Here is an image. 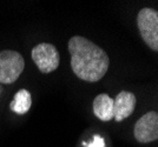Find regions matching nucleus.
Masks as SVG:
<instances>
[{
    "label": "nucleus",
    "instance_id": "0eeeda50",
    "mask_svg": "<svg viewBox=\"0 0 158 147\" xmlns=\"http://www.w3.org/2000/svg\"><path fill=\"white\" fill-rule=\"evenodd\" d=\"M93 113L102 121L113 119V98L105 93L97 95L93 100Z\"/></svg>",
    "mask_w": 158,
    "mask_h": 147
},
{
    "label": "nucleus",
    "instance_id": "f257e3e1",
    "mask_svg": "<svg viewBox=\"0 0 158 147\" xmlns=\"http://www.w3.org/2000/svg\"><path fill=\"white\" fill-rule=\"evenodd\" d=\"M69 51L72 71L79 79L96 82L106 74L110 59L105 51L92 41L83 37H73L69 41Z\"/></svg>",
    "mask_w": 158,
    "mask_h": 147
},
{
    "label": "nucleus",
    "instance_id": "6e6552de",
    "mask_svg": "<svg viewBox=\"0 0 158 147\" xmlns=\"http://www.w3.org/2000/svg\"><path fill=\"white\" fill-rule=\"evenodd\" d=\"M32 104L31 93L27 89H20L14 95L13 101L10 104V108L18 114H25L28 112Z\"/></svg>",
    "mask_w": 158,
    "mask_h": 147
},
{
    "label": "nucleus",
    "instance_id": "39448f33",
    "mask_svg": "<svg viewBox=\"0 0 158 147\" xmlns=\"http://www.w3.org/2000/svg\"><path fill=\"white\" fill-rule=\"evenodd\" d=\"M135 138L138 142L146 144L158 139V114L148 112L135 125Z\"/></svg>",
    "mask_w": 158,
    "mask_h": 147
},
{
    "label": "nucleus",
    "instance_id": "20e7f679",
    "mask_svg": "<svg viewBox=\"0 0 158 147\" xmlns=\"http://www.w3.org/2000/svg\"><path fill=\"white\" fill-rule=\"evenodd\" d=\"M32 60L43 73H50L59 66V53L52 44L41 42L32 50Z\"/></svg>",
    "mask_w": 158,
    "mask_h": 147
},
{
    "label": "nucleus",
    "instance_id": "f03ea898",
    "mask_svg": "<svg viewBox=\"0 0 158 147\" xmlns=\"http://www.w3.org/2000/svg\"><path fill=\"white\" fill-rule=\"evenodd\" d=\"M25 67V61L17 51L0 52V84H12L19 78Z\"/></svg>",
    "mask_w": 158,
    "mask_h": 147
},
{
    "label": "nucleus",
    "instance_id": "7ed1b4c3",
    "mask_svg": "<svg viewBox=\"0 0 158 147\" xmlns=\"http://www.w3.org/2000/svg\"><path fill=\"white\" fill-rule=\"evenodd\" d=\"M137 25L142 38L153 51L158 50V13L151 8L140 10L137 17Z\"/></svg>",
    "mask_w": 158,
    "mask_h": 147
},
{
    "label": "nucleus",
    "instance_id": "1a4fd4ad",
    "mask_svg": "<svg viewBox=\"0 0 158 147\" xmlns=\"http://www.w3.org/2000/svg\"><path fill=\"white\" fill-rule=\"evenodd\" d=\"M84 145H86L85 147H105V141L102 137L94 135L90 144H84Z\"/></svg>",
    "mask_w": 158,
    "mask_h": 147
},
{
    "label": "nucleus",
    "instance_id": "423d86ee",
    "mask_svg": "<svg viewBox=\"0 0 158 147\" xmlns=\"http://www.w3.org/2000/svg\"><path fill=\"white\" fill-rule=\"evenodd\" d=\"M136 97L135 94L127 91H122L113 99V119L122 121L130 117L135 111Z\"/></svg>",
    "mask_w": 158,
    "mask_h": 147
}]
</instances>
